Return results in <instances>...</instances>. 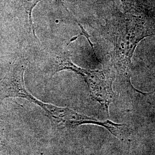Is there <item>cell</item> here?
Segmentation results:
<instances>
[{"instance_id": "obj_1", "label": "cell", "mask_w": 155, "mask_h": 155, "mask_svg": "<svg viewBox=\"0 0 155 155\" xmlns=\"http://www.w3.org/2000/svg\"><path fill=\"white\" fill-rule=\"evenodd\" d=\"M123 9L106 20L103 35L112 45L111 61L122 82L135 92L144 94L131 83V59L139 42L155 35V18L137 0H129L123 5Z\"/></svg>"}, {"instance_id": "obj_2", "label": "cell", "mask_w": 155, "mask_h": 155, "mask_svg": "<svg viewBox=\"0 0 155 155\" xmlns=\"http://www.w3.org/2000/svg\"><path fill=\"white\" fill-rule=\"evenodd\" d=\"M50 77L62 71H71L81 75L86 81L92 98L104 107L109 115V106L114 100L113 83L116 73L112 69L89 70L78 66L73 63L71 53L67 50L54 56L50 65Z\"/></svg>"}, {"instance_id": "obj_3", "label": "cell", "mask_w": 155, "mask_h": 155, "mask_svg": "<svg viewBox=\"0 0 155 155\" xmlns=\"http://www.w3.org/2000/svg\"><path fill=\"white\" fill-rule=\"evenodd\" d=\"M28 65L26 59L19 58L13 63L5 76L0 78V101L7 98H21L38 105L40 100L27 90L25 73Z\"/></svg>"}, {"instance_id": "obj_4", "label": "cell", "mask_w": 155, "mask_h": 155, "mask_svg": "<svg viewBox=\"0 0 155 155\" xmlns=\"http://www.w3.org/2000/svg\"><path fill=\"white\" fill-rule=\"evenodd\" d=\"M40 1H42V0H22V6H23V7H24L25 12H26L27 16H28V22H29V24H30V28L32 31V33H33L34 37L36 39H38V38H37V36L35 35V30L33 22H32V12H33V9L35 7H36V5H38V4L40 2ZM55 1L61 3V5H63L64 7H65V9H66L68 12V9L65 7V5H64V2H63V0H55Z\"/></svg>"}, {"instance_id": "obj_5", "label": "cell", "mask_w": 155, "mask_h": 155, "mask_svg": "<svg viewBox=\"0 0 155 155\" xmlns=\"http://www.w3.org/2000/svg\"><path fill=\"white\" fill-rule=\"evenodd\" d=\"M144 96H148L149 98L151 100V101L155 104V90L150 93H145Z\"/></svg>"}, {"instance_id": "obj_6", "label": "cell", "mask_w": 155, "mask_h": 155, "mask_svg": "<svg viewBox=\"0 0 155 155\" xmlns=\"http://www.w3.org/2000/svg\"><path fill=\"white\" fill-rule=\"evenodd\" d=\"M63 1H64V0H63ZM129 0H121L122 5H125V4H126V3H127L128 2H129Z\"/></svg>"}]
</instances>
